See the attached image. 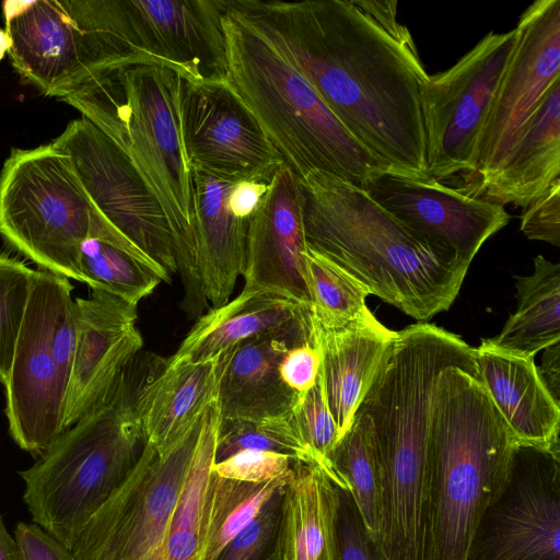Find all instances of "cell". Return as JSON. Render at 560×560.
I'll use <instances>...</instances> for the list:
<instances>
[{
    "mask_svg": "<svg viewBox=\"0 0 560 560\" xmlns=\"http://www.w3.org/2000/svg\"><path fill=\"white\" fill-rule=\"evenodd\" d=\"M50 271L34 270L23 323L4 386L9 434L23 451L39 456L62 432L68 383L49 338Z\"/></svg>",
    "mask_w": 560,
    "mask_h": 560,
    "instance_id": "15",
    "label": "cell"
},
{
    "mask_svg": "<svg viewBox=\"0 0 560 560\" xmlns=\"http://www.w3.org/2000/svg\"><path fill=\"white\" fill-rule=\"evenodd\" d=\"M534 272L516 278V311L491 340L499 347L534 358L560 342V265L538 255Z\"/></svg>",
    "mask_w": 560,
    "mask_h": 560,
    "instance_id": "29",
    "label": "cell"
},
{
    "mask_svg": "<svg viewBox=\"0 0 560 560\" xmlns=\"http://www.w3.org/2000/svg\"><path fill=\"white\" fill-rule=\"evenodd\" d=\"M300 177L283 163L248 220L244 289L267 291L310 306Z\"/></svg>",
    "mask_w": 560,
    "mask_h": 560,
    "instance_id": "18",
    "label": "cell"
},
{
    "mask_svg": "<svg viewBox=\"0 0 560 560\" xmlns=\"http://www.w3.org/2000/svg\"><path fill=\"white\" fill-rule=\"evenodd\" d=\"M327 476L351 494L366 533L376 546L380 537V475L370 418H354L328 456Z\"/></svg>",
    "mask_w": 560,
    "mask_h": 560,
    "instance_id": "30",
    "label": "cell"
},
{
    "mask_svg": "<svg viewBox=\"0 0 560 560\" xmlns=\"http://www.w3.org/2000/svg\"><path fill=\"white\" fill-rule=\"evenodd\" d=\"M179 81L168 67L136 63L100 73L58 100L107 135L159 200L176 242L180 306L196 317L208 301L198 268L191 167L180 133Z\"/></svg>",
    "mask_w": 560,
    "mask_h": 560,
    "instance_id": "3",
    "label": "cell"
},
{
    "mask_svg": "<svg viewBox=\"0 0 560 560\" xmlns=\"http://www.w3.org/2000/svg\"><path fill=\"white\" fill-rule=\"evenodd\" d=\"M34 270L8 254H0V384L11 368L23 323Z\"/></svg>",
    "mask_w": 560,
    "mask_h": 560,
    "instance_id": "35",
    "label": "cell"
},
{
    "mask_svg": "<svg viewBox=\"0 0 560 560\" xmlns=\"http://www.w3.org/2000/svg\"><path fill=\"white\" fill-rule=\"evenodd\" d=\"M198 268L212 307L230 301L242 275L248 220L233 214L229 195L236 182L191 170Z\"/></svg>",
    "mask_w": 560,
    "mask_h": 560,
    "instance_id": "23",
    "label": "cell"
},
{
    "mask_svg": "<svg viewBox=\"0 0 560 560\" xmlns=\"http://www.w3.org/2000/svg\"><path fill=\"white\" fill-rule=\"evenodd\" d=\"M339 560H382L349 491L339 489Z\"/></svg>",
    "mask_w": 560,
    "mask_h": 560,
    "instance_id": "39",
    "label": "cell"
},
{
    "mask_svg": "<svg viewBox=\"0 0 560 560\" xmlns=\"http://www.w3.org/2000/svg\"><path fill=\"white\" fill-rule=\"evenodd\" d=\"M289 474L254 483L222 478L214 472L201 560H215L222 549L257 517L273 493L284 487Z\"/></svg>",
    "mask_w": 560,
    "mask_h": 560,
    "instance_id": "31",
    "label": "cell"
},
{
    "mask_svg": "<svg viewBox=\"0 0 560 560\" xmlns=\"http://www.w3.org/2000/svg\"><path fill=\"white\" fill-rule=\"evenodd\" d=\"M244 450L273 452L293 460L317 464L301 438L292 413L257 420L220 419L215 463Z\"/></svg>",
    "mask_w": 560,
    "mask_h": 560,
    "instance_id": "34",
    "label": "cell"
},
{
    "mask_svg": "<svg viewBox=\"0 0 560 560\" xmlns=\"http://www.w3.org/2000/svg\"><path fill=\"white\" fill-rule=\"evenodd\" d=\"M520 443L477 371L450 366L435 386L427 444L424 560H466Z\"/></svg>",
    "mask_w": 560,
    "mask_h": 560,
    "instance_id": "5",
    "label": "cell"
},
{
    "mask_svg": "<svg viewBox=\"0 0 560 560\" xmlns=\"http://www.w3.org/2000/svg\"><path fill=\"white\" fill-rule=\"evenodd\" d=\"M515 43L487 108L474 151L469 192L501 166L547 91L560 81V1L537 0L520 16Z\"/></svg>",
    "mask_w": 560,
    "mask_h": 560,
    "instance_id": "11",
    "label": "cell"
},
{
    "mask_svg": "<svg viewBox=\"0 0 560 560\" xmlns=\"http://www.w3.org/2000/svg\"><path fill=\"white\" fill-rule=\"evenodd\" d=\"M283 489L273 493L257 517L222 549L215 560H281Z\"/></svg>",
    "mask_w": 560,
    "mask_h": 560,
    "instance_id": "36",
    "label": "cell"
},
{
    "mask_svg": "<svg viewBox=\"0 0 560 560\" xmlns=\"http://www.w3.org/2000/svg\"><path fill=\"white\" fill-rule=\"evenodd\" d=\"M223 4L225 80L294 173L303 178L320 171L364 190L370 180L389 173L288 58L224 0Z\"/></svg>",
    "mask_w": 560,
    "mask_h": 560,
    "instance_id": "6",
    "label": "cell"
},
{
    "mask_svg": "<svg viewBox=\"0 0 560 560\" xmlns=\"http://www.w3.org/2000/svg\"><path fill=\"white\" fill-rule=\"evenodd\" d=\"M474 350L480 382L515 439L539 447L560 445V405L534 358L499 347L491 338Z\"/></svg>",
    "mask_w": 560,
    "mask_h": 560,
    "instance_id": "21",
    "label": "cell"
},
{
    "mask_svg": "<svg viewBox=\"0 0 560 560\" xmlns=\"http://www.w3.org/2000/svg\"><path fill=\"white\" fill-rule=\"evenodd\" d=\"M217 360L165 366L140 404L147 443L158 452L173 445L218 398Z\"/></svg>",
    "mask_w": 560,
    "mask_h": 560,
    "instance_id": "27",
    "label": "cell"
},
{
    "mask_svg": "<svg viewBox=\"0 0 560 560\" xmlns=\"http://www.w3.org/2000/svg\"><path fill=\"white\" fill-rule=\"evenodd\" d=\"M269 183L270 180L236 182L229 195V207L233 214L240 219L249 220L267 191Z\"/></svg>",
    "mask_w": 560,
    "mask_h": 560,
    "instance_id": "43",
    "label": "cell"
},
{
    "mask_svg": "<svg viewBox=\"0 0 560 560\" xmlns=\"http://www.w3.org/2000/svg\"><path fill=\"white\" fill-rule=\"evenodd\" d=\"M521 231L535 241L560 246V182L544 196L523 208Z\"/></svg>",
    "mask_w": 560,
    "mask_h": 560,
    "instance_id": "40",
    "label": "cell"
},
{
    "mask_svg": "<svg viewBox=\"0 0 560 560\" xmlns=\"http://www.w3.org/2000/svg\"><path fill=\"white\" fill-rule=\"evenodd\" d=\"M70 158L96 212L158 267L177 273V247L159 200L128 155L84 117L52 140Z\"/></svg>",
    "mask_w": 560,
    "mask_h": 560,
    "instance_id": "10",
    "label": "cell"
},
{
    "mask_svg": "<svg viewBox=\"0 0 560 560\" xmlns=\"http://www.w3.org/2000/svg\"><path fill=\"white\" fill-rule=\"evenodd\" d=\"M2 9L8 55L25 83L59 98L89 80L81 32L65 0H7Z\"/></svg>",
    "mask_w": 560,
    "mask_h": 560,
    "instance_id": "19",
    "label": "cell"
},
{
    "mask_svg": "<svg viewBox=\"0 0 560 560\" xmlns=\"http://www.w3.org/2000/svg\"><path fill=\"white\" fill-rule=\"evenodd\" d=\"M538 373L553 400L560 405V342L546 349Z\"/></svg>",
    "mask_w": 560,
    "mask_h": 560,
    "instance_id": "44",
    "label": "cell"
},
{
    "mask_svg": "<svg viewBox=\"0 0 560 560\" xmlns=\"http://www.w3.org/2000/svg\"><path fill=\"white\" fill-rule=\"evenodd\" d=\"M293 463L283 454L244 450L214 463L213 470L222 478L259 483L288 474Z\"/></svg>",
    "mask_w": 560,
    "mask_h": 560,
    "instance_id": "38",
    "label": "cell"
},
{
    "mask_svg": "<svg viewBox=\"0 0 560 560\" xmlns=\"http://www.w3.org/2000/svg\"><path fill=\"white\" fill-rule=\"evenodd\" d=\"M560 182V81L545 94L497 172L474 190L501 205L525 208Z\"/></svg>",
    "mask_w": 560,
    "mask_h": 560,
    "instance_id": "24",
    "label": "cell"
},
{
    "mask_svg": "<svg viewBox=\"0 0 560 560\" xmlns=\"http://www.w3.org/2000/svg\"><path fill=\"white\" fill-rule=\"evenodd\" d=\"M305 78L390 174L431 179L421 92L429 78L397 1L224 0Z\"/></svg>",
    "mask_w": 560,
    "mask_h": 560,
    "instance_id": "1",
    "label": "cell"
},
{
    "mask_svg": "<svg viewBox=\"0 0 560 560\" xmlns=\"http://www.w3.org/2000/svg\"><path fill=\"white\" fill-rule=\"evenodd\" d=\"M320 365L322 355L314 330L311 339L290 348L282 355L279 375L288 388L302 395L315 385Z\"/></svg>",
    "mask_w": 560,
    "mask_h": 560,
    "instance_id": "41",
    "label": "cell"
},
{
    "mask_svg": "<svg viewBox=\"0 0 560 560\" xmlns=\"http://www.w3.org/2000/svg\"><path fill=\"white\" fill-rule=\"evenodd\" d=\"M314 336L311 310L294 323L242 341L217 360L221 419L257 420L289 416L299 396L279 375V362L292 347Z\"/></svg>",
    "mask_w": 560,
    "mask_h": 560,
    "instance_id": "20",
    "label": "cell"
},
{
    "mask_svg": "<svg viewBox=\"0 0 560 560\" xmlns=\"http://www.w3.org/2000/svg\"><path fill=\"white\" fill-rule=\"evenodd\" d=\"M310 311L284 296L267 291H243L232 301L197 317L166 366L215 359L235 345L281 329Z\"/></svg>",
    "mask_w": 560,
    "mask_h": 560,
    "instance_id": "25",
    "label": "cell"
},
{
    "mask_svg": "<svg viewBox=\"0 0 560 560\" xmlns=\"http://www.w3.org/2000/svg\"><path fill=\"white\" fill-rule=\"evenodd\" d=\"M180 133L191 170L234 182L267 180L284 162L225 79L178 88Z\"/></svg>",
    "mask_w": 560,
    "mask_h": 560,
    "instance_id": "14",
    "label": "cell"
},
{
    "mask_svg": "<svg viewBox=\"0 0 560 560\" xmlns=\"http://www.w3.org/2000/svg\"><path fill=\"white\" fill-rule=\"evenodd\" d=\"M165 365V358L142 349L83 417L19 471L33 523L70 550L141 457L140 404Z\"/></svg>",
    "mask_w": 560,
    "mask_h": 560,
    "instance_id": "4",
    "label": "cell"
},
{
    "mask_svg": "<svg viewBox=\"0 0 560 560\" xmlns=\"http://www.w3.org/2000/svg\"><path fill=\"white\" fill-rule=\"evenodd\" d=\"M365 191L411 231L469 265L511 218L503 205L435 179L384 173L370 180Z\"/></svg>",
    "mask_w": 560,
    "mask_h": 560,
    "instance_id": "16",
    "label": "cell"
},
{
    "mask_svg": "<svg viewBox=\"0 0 560 560\" xmlns=\"http://www.w3.org/2000/svg\"><path fill=\"white\" fill-rule=\"evenodd\" d=\"M339 488L315 463L294 460L283 489L281 560H339Z\"/></svg>",
    "mask_w": 560,
    "mask_h": 560,
    "instance_id": "26",
    "label": "cell"
},
{
    "mask_svg": "<svg viewBox=\"0 0 560 560\" xmlns=\"http://www.w3.org/2000/svg\"><path fill=\"white\" fill-rule=\"evenodd\" d=\"M515 43V30L489 32L454 66L429 75L421 92L425 155L431 179H468L487 108Z\"/></svg>",
    "mask_w": 560,
    "mask_h": 560,
    "instance_id": "12",
    "label": "cell"
},
{
    "mask_svg": "<svg viewBox=\"0 0 560 560\" xmlns=\"http://www.w3.org/2000/svg\"><path fill=\"white\" fill-rule=\"evenodd\" d=\"M0 560H20L14 536L5 528L2 515L0 514Z\"/></svg>",
    "mask_w": 560,
    "mask_h": 560,
    "instance_id": "45",
    "label": "cell"
},
{
    "mask_svg": "<svg viewBox=\"0 0 560 560\" xmlns=\"http://www.w3.org/2000/svg\"><path fill=\"white\" fill-rule=\"evenodd\" d=\"M202 416L164 452L147 443L125 481L80 532L73 560H163Z\"/></svg>",
    "mask_w": 560,
    "mask_h": 560,
    "instance_id": "9",
    "label": "cell"
},
{
    "mask_svg": "<svg viewBox=\"0 0 560 560\" xmlns=\"http://www.w3.org/2000/svg\"><path fill=\"white\" fill-rule=\"evenodd\" d=\"M20 560H73L72 551L35 523L15 525Z\"/></svg>",
    "mask_w": 560,
    "mask_h": 560,
    "instance_id": "42",
    "label": "cell"
},
{
    "mask_svg": "<svg viewBox=\"0 0 560 560\" xmlns=\"http://www.w3.org/2000/svg\"><path fill=\"white\" fill-rule=\"evenodd\" d=\"M292 419L317 465L327 475L328 456L339 441V432L328 407L322 371L315 385L299 396Z\"/></svg>",
    "mask_w": 560,
    "mask_h": 560,
    "instance_id": "37",
    "label": "cell"
},
{
    "mask_svg": "<svg viewBox=\"0 0 560 560\" xmlns=\"http://www.w3.org/2000/svg\"><path fill=\"white\" fill-rule=\"evenodd\" d=\"M305 283L313 319L325 328H341L371 312L369 289L326 257L305 247Z\"/></svg>",
    "mask_w": 560,
    "mask_h": 560,
    "instance_id": "32",
    "label": "cell"
},
{
    "mask_svg": "<svg viewBox=\"0 0 560 560\" xmlns=\"http://www.w3.org/2000/svg\"><path fill=\"white\" fill-rule=\"evenodd\" d=\"M220 419L217 398L202 416L199 438L171 518L163 560H201Z\"/></svg>",
    "mask_w": 560,
    "mask_h": 560,
    "instance_id": "28",
    "label": "cell"
},
{
    "mask_svg": "<svg viewBox=\"0 0 560 560\" xmlns=\"http://www.w3.org/2000/svg\"><path fill=\"white\" fill-rule=\"evenodd\" d=\"M312 320L322 355L325 394L340 440L396 331L382 325L372 313L341 328H325L313 317Z\"/></svg>",
    "mask_w": 560,
    "mask_h": 560,
    "instance_id": "22",
    "label": "cell"
},
{
    "mask_svg": "<svg viewBox=\"0 0 560 560\" xmlns=\"http://www.w3.org/2000/svg\"><path fill=\"white\" fill-rule=\"evenodd\" d=\"M86 65L102 73L136 63L189 80L226 77L223 0H65Z\"/></svg>",
    "mask_w": 560,
    "mask_h": 560,
    "instance_id": "7",
    "label": "cell"
},
{
    "mask_svg": "<svg viewBox=\"0 0 560 560\" xmlns=\"http://www.w3.org/2000/svg\"><path fill=\"white\" fill-rule=\"evenodd\" d=\"M98 214L69 155L52 141L14 148L0 172V235L42 269L83 282L82 243Z\"/></svg>",
    "mask_w": 560,
    "mask_h": 560,
    "instance_id": "8",
    "label": "cell"
},
{
    "mask_svg": "<svg viewBox=\"0 0 560 560\" xmlns=\"http://www.w3.org/2000/svg\"><path fill=\"white\" fill-rule=\"evenodd\" d=\"M12 40L5 30L0 28V61L8 54L11 47Z\"/></svg>",
    "mask_w": 560,
    "mask_h": 560,
    "instance_id": "46",
    "label": "cell"
},
{
    "mask_svg": "<svg viewBox=\"0 0 560 560\" xmlns=\"http://www.w3.org/2000/svg\"><path fill=\"white\" fill-rule=\"evenodd\" d=\"M79 270L83 283L91 289H102L137 306L162 282L141 259L100 237H89L82 243Z\"/></svg>",
    "mask_w": 560,
    "mask_h": 560,
    "instance_id": "33",
    "label": "cell"
},
{
    "mask_svg": "<svg viewBox=\"0 0 560 560\" xmlns=\"http://www.w3.org/2000/svg\"><path fill=\"white\" fill-rule=\"evenodd\" d=\"M560 445L517 443L466 560H560Z\"/></svg>",
    "mask_w": 560,
    "mask_h": 560,
    "instance_id": "13",
    "label": "cell"
},
{
    "mask_svg": "<svg viewBox=\"0 0 560 560\" xmlns=\"http://www.w3.org/2000/svg\"><path fill=\"white\" fill-rule=\"evenodd\" d=\"M77 343L67 386L62 428L83 417L143 349L137 305L102 289L75 298Z\"/></svg>",
    "mask_w": 560,
    "mask_h": 560,
    "instance_id": "17",
    "label": "cell"
},
{
    "mask_svg": "<svg viewBox=\"0 0 560 560\" xmlns=\"http://www.w3.org/2000/svg\"><path fill=\"white\" fill-rule=\"evenodd\" d=\"M300 184L307 248L417 323H427L455 302L469 264L332 174L312 171Z\"/></svg>",
    "mask_w": 560,
    "mask_h": 560,
    "instance_id": "2",
    "label": "cell"
}]
</instances>
